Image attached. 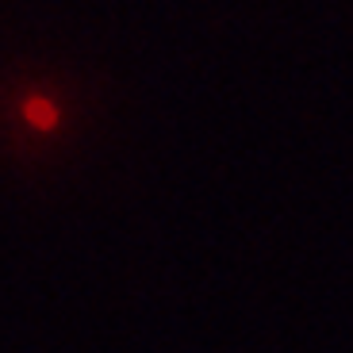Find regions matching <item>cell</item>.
I'll return each instance as SVG.
<instances>
[{
	"mask_svg": "<svg viewBox=\"0 0 353 353\" xmlns=\"http://www.w3.org/2000/svg\"><path fill=\"white\" fill-rule=\"evenodd\" d=\"M27 119H31V123L50 127V123H54V108L43 104V100H35V104H27Z\"/></svg>",
	"mask_w": 353,
	"mask_h": 353,
	"instance_id": "1",
	"label": "cell"
}]
</instances>
